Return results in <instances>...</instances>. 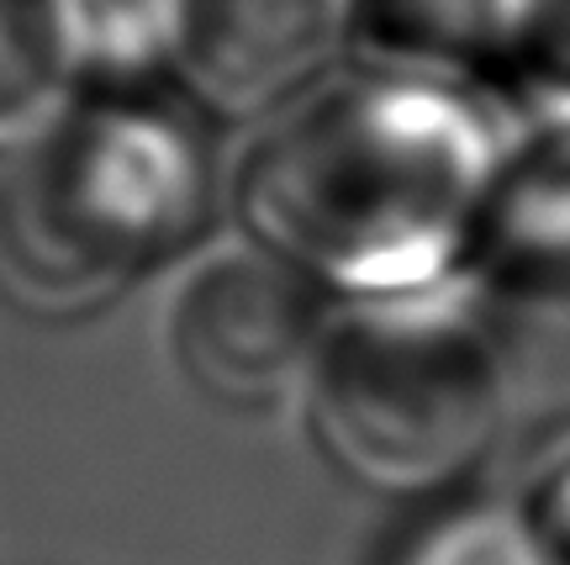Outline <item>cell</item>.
<instances>
[{
  "instance_id": "1",
  "label": "cell",
  "mask_w": 570,
  "mask_h": 565,
  "mask_svg": "<svg viewBox=\"0 0 570 565\" xmlns=\"http://www.w3.org/2000/svg\"><path fill=\"white\" fill-rule=\"evenodd\" d=\"M508 133L487 80L354 64L269 111L233 175L248 243L338 306H407L481 270V202Z\"/></svg>"
},
{
  "instance_id": "2",
  "label": "cell",
  "mask_w": 570,
  "mask_h": 565,
  "mask_svg": "<svg viewBox=\"0 0 570 565\" xmlns=\"http://www.w3.org/2000/svg\"><path fill=\"white\" fill-rule=\"evenodd\" d=\"M217 138L202 106L148 90L75 96L0 159V306L63 328L196 249L217 223Z\"/></svg>"
},
{
  "instance_id": "3",
  "label": "cell",
  "mask_w": 570,
  "mask_h": 565,
  "mask_svg": "<svg viewBox=\"0 0 570 565\" xmlns=\"http://www.w3.org/2000/svg\"><path fill=\"white\" fill-rule=\"evenodd\" d=\"M508 412L491 285L407 306H338L306 376L302 418L344 481L428 503L465 486Z\"/></svg>"
},
{
  "instance_id": "4",
  "label": "cell",
  "mask_w": 570,
  "mask_h": 565,
  "mask_svg": "<svg viewBox=\"0 0 570 565\" xmlns=\"http://www.w3.org/2000/svg\"><path fill=\"white\" fill-rule=\"evenodd\" d=\"M327 296L259 243L206 254L169 306L185 386L223 412L265 418L302 402L327 333Z\"/></svg>"
},
{
  "instance_id": "5",
  "label": "cell",
  "mask_w": 570,
  "mask_h": 565,
  "mask_svg": "<svg viewBox=\"0 0 570 565\" xmlns=\"http://www.w3.org/2000/svg\"><path fill=\"white\" fill-rule=\"evenodd\" d=\"M338 48L344 0H190L175 80L206 117L265 121L323 80Z\"/></svg>"
},
{
  "instance_id": "6",
  "label": "cell",
  "mask_w": 570,
  "mask_h": 565,
  "mask_svg": "<svg viewBox=\"0 0 570 565\" xmlns=\"http://www.w3.org/2000/svg\"><path fill=\"white\" fill-rule=\"evenodd\" d=\"M481 270L508 281H570V85H523L481 202Z\"/></svg>"
},
{
  "instance_id": "7",
  "label": "cell",
  "mask_w": 570,
  "mask_h": 565,
  "mask_svg": "<svg viewBox=\"0 0 570 565\" xmlns=\"http://www.w3.org/2000/svg\"><path fill=\"white\" fill-rule=\"evenodd\" d=\"M539 17L544 0H344V48L354 64L487 80L518 69Z\"/></svg>"
},
{
  "instance_id": "8",
  "label": "cell",
  "mask_w": 570,
  "mask_h": 565,
  "mask_svg": "<svg viewBox=\"0 0 570 565\" xmlns=\"http://www.w3.org/2000/svg\"><path fill=\"white\" fill-rule=\"evenodd\" d=\"M48 17L75 85L148 90L175 80L190 0H48Z\"/></svg>"
},
{
  "instance_id": "9",
  "label": "cell",
  "mask_w": 570,
  "mask_h": 565,
  "mask_svg": "<svg viewBox=\"0 0 570 565\" xmlns=\"http://www.w3.org/2000/svg\"><path fill=\"white\" fill-rule=\"evenodd\" d=\"M75 96L48 0H0V159L38 143Z\"/></svg>"
},
{
  "instance_id": "10",
  "label": "cell",
  "mask_w": 570,
  "mask_h": 565,
  "mask_svg": "<svg viewBox=\"0 0 570 565\" xmlns=\"http://www.w3.org/2000/svg\"><path fill=\"white\" fill-rule=\"evenodd\" d=\"M386 565H554V555L523 507L449 503L417 518Z\"/></svg>"
},
{
  "instance_id": "11",
  "label": "cell",
  "mask_w": 570,
  "mask_h": 565,
  "mask_svg": "<svg viewBox=\"0 0 570 565\" xmlns=\"http://www.w3.org/2000/svg\"><path fill=\"white\" fill-rule=\"evenodd\" d=\"M529 524L539 528L544 549L554 555V565H570V439L554 445L544 455V465L533 470L529 497H523Z\"/></svg>"
},
{
  "instance_id": "12",
  "label": "cell",
  "mask_w": 570,
  "mask_h": 565,
  "mask_svg": "<svg viewBox=\"0 0 570 565\" xmlns=\"http://www.w3.org/2000/svg\"><path fill=\"white\" fill-rule=\"evenodd\" d=\"M523 85H570V0H544L529 48L518 59Z\"/></svg>"
}]
</instances>
